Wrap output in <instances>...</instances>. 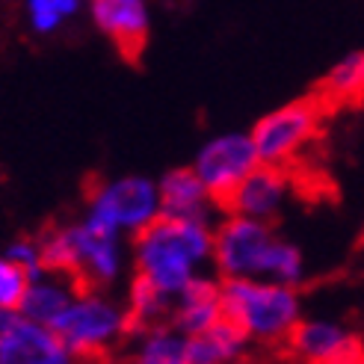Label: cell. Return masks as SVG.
<instances>
[{
    "label": "cell",
    "instance_id": "obj_5",
    "mask_svg": "<svg viewBox=\"0 0 364 364\" xmlns=\"http://www.w3.org/2000/svg\"><path fill=\"white\" fill-rule=\"evenodd\" d=\"M53 329L77 361H104L113 353H124L136 326L124 299L113 296L107 287L83 284Z\"/></svg>",
    "mask_w": 364,
    "mask_h": 364
},
{
    "label": "cell",
    "instance_id": "obj_22",
    "mask_svg": "<svg viewBox=\"0 0 364 364\" xmlns=\"http://www.w3.org/2000/svg\"><path fill=\"white\" fill-rule=\"evenodd\" d=\"M6 258L21 267L27 276L45 269V255H42V237H18L6 246Z\"/></svg>",
    "mask_w": 364,
    "mask_h": 364
},
{
    "label": "cell",
    "instance_id": "obj_3",
    "mask_svg": "<svg viewBox=\"0 0 364 364\" xmlns=\"http://www.w3.org/2000/svg\"><path fill=\"white\" fill-rule=\"evenodd\" d=\"M42 255L48 269L75 276L86 287L119 284L131 267V246L122 234L107 231L92 220L57 225L42 234Z\"/></svg>",
    "mask_w": 364,
    "mask_h": 364
},
{
    "label": "cell",
    "instance_id": "obj_18",
    "mask_svg": "<svg viewBox=\"0 0 364 364\" xmlns=\"http://www.w3.org/2000/svg\"><path fill=\"white\" fill-rule=\"evenodd\" d=\"M323 98L332 104H353L364 98V53H347L323 80Z\"/></svg>",
    "mask_w": 364,
    "mask_h": 364
},
{
    "label": "cell",
    "instance_id": "obj_2",
    "mask_svg": "<svg viewBox=\"0 0 364 364\" xmlns=\"http://www.w3.org/2000/svg\"><path fill=\"white\" fill-rule=\"evenodd\" d=\"M213 269L223 279H269L299 284L305 279V258L272 228V223L228 213L213 225Z\"/></svg>",
    "mask_w": 364,
    "mask_h": 364
},
{
    "label": "cell",
    "instance_id": "obj_25",
    "mask_svg": "<svg viewBox=\"0 0 364 364\" xmlns=\"http://www.w3.org/2000/svg\"><path fill=\"white\" fill-rule=\"evenodd\" d=\"M240 364H246V361H240Z\"/></svg>",
    "mask_w": 364,
    "mask_h": 364
},
{
    "label": "cell",
    "instance_id": "obj_14",
    "mask_svg": "<svg viewBox=\"0 0 364 364\" xmlns=\"http://www.w3.org/2000/svg\"><path fill=\"white\" fill-rule=\"evenodd\" d=\"M181 332L198 335L225 320V302H223V284L213 276H202L190 282L181 294L172 296V317Z\"/></svg>",
    "mask_w": 364,
    "mask_h": 364
},
{
    "label": "cell",
    "instance_id": "obj_24",
    "mask_svg": "<svg viewBox=\"0 0 364 364\" xmlns=\"http://www.w3.org/2000/svg\"><path fill=\"white\" fill-rule=\"evenodd\" d=\"M12 314H15V311H4V308H0V335H4V329H6V323H9Z\"/></svg>",
    "mask_w": 364,
    "mask_h": 364
},
{
    "label": "cell",
    "instance_id": "obj_10",
    "mask_svg": "<svg viewBox=\"0 0 364 364\" xmlns=\"http://www.w3.org/2000/svg\"><path fill=\"white\" fill-rule=\"evenodd\" d=\"M290 196H294L290 172L284 166H267V163H261V166L252 169L243 178V184L228 196L225 210L240 213V216H252V220L272 223L284 213Z\"/></svg>",
    "mask_w": 364,
    "mask_h": 364
},
{
    "label": "cell",
    "instance_id": "obj_17",
    "mask_svg": "<svg viewBox=\"0 0 364 364\" xmlns=\"http://www.w3.org/2000/svg\"><path fill=\"white\" fill-rule=\"evenodd\" d=\"M249 350H252V341L228 317L205 332L190 335L193 364H240L249 358Z\"/></svg>",
    "mask_w": 364,
    "mask_h": 364
},
{
    "label": "cell",
    "instance_id": "obj_4",
    "mask_svg": "<svg viewBox=\"0 0 364 364\" xmlns=\"http://www.w3.org/2000/svg\"><path fill=\"white\" fill-rule=\"evenodd\" d=\"M225 317L252 341V347H284L305 317L299 284L269 279H223Z\"/></svg>",
    "mask_w": 364,
    "mask_h": 364
},
{
    "label": "cell",
    "instance_id": "obj_9",
    "mask_svg": "<svg viewBox=\"0 0 364 364\" xmlns=\"http://www.w3.org/2000/svg\"><path fill=\"white\" fill-rule=\"evenodd\" d=\"M65 341L50 323L12 314L0 335V364H75Z\"/></svg>",
    "mask_w": 364,
    "mask_h": 364
},
{
    "label": "cell",
    "instance_id": "obj_15",
    "mask_svg": "<svg viewBox=\"0 0 364 364\" xmlns=\"http://www.w3.org/2000/svg\"><path fill=\"white\" fill-rule=\"evenodd\" d=\"M80 287L83 284L75 276L45 267L27 279V290L21 296V305H18V314L53 326L60 320V314L68 308V302L77 296Z\"/></svg>",
    "mask_w": 364,
    "mask_h": 364
},
{
    "label": "cell",
    "instance_id": "obj_11",
    "mask_svg": "<svg viewBox=\"0 0 364 364\" xmlns=\"http://www.w3.org/2000/svg\"><path fill=\"white\" fill-rule=\"evenodd\" d=\"M89 12H92L95 27L116 45L124 60H139L151 27L145 0H92Z\"/></svg>",
    "mask_w": 364,
    "mask_h": 364
},
{
    "label": "cell",
    "instance_id": "obj_8",
    "mask_svg": "<svg viewBox=\"0 0 364 364\" xmlns=\"http://www.w3.org/2000/svg\"><path fill=\"white\" fill-rule=\"evenodd\" d=\"M258 166H261V157L255 151L252 134H237V131L208 139L193 160L196 175L205 181V187L223 208L228 202V196L243 184V178Z\"/></svg>",
    "mask_w": 364,
    "mask_h": 364
},
{
    "label": "cell",
    "instance_id": "obj_23",
    "mask_svg": "<svg viewBox=\"0 0 364 364\" xmlns=\"http://www.w3.org/2000/svg\"><path fill=\"white\" fill-rule=\"evenodd\" d=\"M314 364H364V350H361V347H355V350L343 353V355H338V358H329V361H314Z\"/></svg>",
    "mask_w": 364,
    "mask_h": 364
},
{
    "label": "cell",
    "instance_id": "obj_16",
    "mask_svg": "<svg viewBox=\"0 0 364 364\" xmlns=\"http://www.w3.org/2000/svg\"><path fill=\"white\" fill-rule=\"evenodd\" d=\"M124 350L131 364H193L190 335L181 332L172 320L134 329Z\"/></svg>",
    "mask_w": 364,
    "mask_h": 364
},
{
    "label": "cell",
    "instance_id": "obj_20",
    "mask_svg": "<svg viewBox=\"0 0 364 364\" xmlns=\"http://www.w3.org/2000/svg\"><path fill=\"white\" fill-rule=\"evenodd\" d=\"M77 9H80V0H27L30 27L39 36L60 30L65 18H71Z\"/></svg>",
    "mask_w": 364,
    "mask_h": 364
},
{
    "label": "cell",
    "instance_id": "obj_1",
    "mask_svg": "<svg viewBox=\"0 0 364 364\" xmlns=\"http://www.w3.org/2000/svg\"><path fill=\"white\" fill-rule=\"evenodd\" d=\"M213 225L208 220L157 216L131 243L134 276L160 287L163 294H181L190 282L210 276L213 267Z\"/></svg>",
    "mask_w": 364,
    "mask_h": 364
},
{
    "label": "cell",
    "instance_id": "obj_21",
    "mask_svg": "<svg viewBox=\"0 0 364 364\" xmlns=\"http://www.w3.org/2000/svg\"><path fill=\"white\" fill-rule=\"evenodd\" d=\"M27 272L12 264L6 255H0V308L4 311H18V305H21V296L27 290Z\"/></svg>",
    "mask_w": 364,
    "mask_h": 364
},
{
    "label": "cell",
    "instance_id": "obj_12",
    "mask_svg": "<svg viewBox=\"0 0 364 364\" xmlns=\"http://www.w3.org/2000/svg\"><path fill=\"white\" fill-rule=\"evenodd\" d=\"M358 347V341L347 323L332 317H302L296 329L290 332L284 350L296 364L329 361Z\"/></svg>",
    "mask_w": 364,
    "mask_h": 364
},
{
    "label": "cell",
    "instance_id": "obj_7",
    "mask_svg": "<svg viewBox=\"0 0 364 364\" xmlns=\"http://www.w3.org/2000/svg\"><path fill=\"white\" fill-rule=\"evenodd\" d=\"M320 122H323L320 98H299L261 116L252 127V142L261 163L284 169L290 163H296L302 151L317 139Z\"/></svg>",
    "mask_w": 364,
    "mask_h": 364
},
{
    "label": "cell",
    "instance_id": "obj_13",
    "mask_svg": "<svg viewBox=\"0 0 364 364\" xmlns=\"http://www.w3.org/2000/svg\"><path fill=\"white\" fill-rule=\"evenodd\" d=\"M157 187H160V205L166 216L216 223V210L223 205L210 196V190L205 187V181L196 175L193 166L166 172L157 181Z\"/></svg>",
    "mask_w": 364,
    "mask_h": 364
},
{
    "label": "cell",
    "instance_id": "obj_6",
    "mask_svg": "<svg viewBox=\"0 0 364 364\" xmlns=\"http://www.w3.org/2000/svg\"><path fill=\"white\" fill-rule=\"evenodd\" d=\"M157 216H163L160 187L157 181L145 175H119L98 181L86 202V220L122 234L124 240H134Z\"/></svg>",
    "mask_w": 364,
    "mask_h": 364
},
{
    "label": "cell",
    "instance_id": "obj_19",
    "mask_svg": "<svg viewBox=\"0 0 364 364\" xmlns=\"http://www.w3.org/2000/svg\"><path fill=\"white\" fill-rule=\"evenodd\" d=\"M124 305L134 317V326H154V323H166L172 317V296L163 294L160 287L149 284L134 276L131 287L124 294Z\"/></svg>",
    "mask_w": 364,
    "mask_h": 364
}]
</instances>
